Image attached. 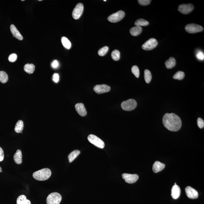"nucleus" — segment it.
I'll use <instances>...</instances> for the list:
<instances>
[{"label": "nucleus", "mask_w": 204, "mask_h": 204, "mask_svg": "<svg viewBox=\"0 0 204 204\" xmlns=\"http://www.w3.org/2000/svg\"><path fill=\"white\" fill-rule=\"evenodd\" d=\"M164 125L166 128L171 131H177L181 128L182 122L180 117L174 113H167L163 118Z\"/></svg>", "instance_id": "f257e3e1"}, {"label": "nucleus", "mask_w": 204, "mask_h": 204, "mask_svg": "<svg viewBox=\"0 0 204 204\" xmlns=\"http://www.w3.org/2000/svg\"><path fill=\"white\" fill-rule=\"evenodd\" d=\"M52 172L50 169L44 168L35 172L33 176L36 180L38 181H44L48 180L50 177Z\"/></svg>", "instance_id": "f03ea898"}, {"label": "nucleus", "mask_w": 204, "mask_h": 204, "mask_svg": "<svg viewBox=\"0 0 204 204\" xmlns=\"http://www.w3.org/2000/svg\"><path fill=\"white\" fill-rule=\"evenodd\" d=\"M62 196L58 192L50 193L47 198V204H59L61 201Z\"/></svg>", "instance_id": "7ed1b4c3"}, {"label": "nucleus", "mask_w": 204, "mask_h": 204, "mask_svg": "<svg viewBox=\"0 0 204 204\" xmlns=\"http://www.w3.org/2000/svg\"><path fill=\"white\" fill-rule=\"evenodd\" d=\"M137 105V102L135 100L129 99L122 102L121 107L123 110L129 111L134 109Z\"/></svg>", "instance_id": "20e7f679"}, {"label": "nucleus", "mask_w": 204, "mask_h": 204, "mask_svg": "<svg viewBox=\"0 0 204 204\" xmlns=\"http://www.w3.org/2000/svg\"><path fill=\"white\" fill-rule=\"evenodd\" d=\"M89 141L93 145L99 148L103 149L104 147V143L99 138L94 135L91 134L88 136Z\"/></svg>", "instance_id": "39448f33"}, {"label": "nucleus", "mask_w": 204, "mask_h": 204, "mask_svg": "<svg viewBox=\"0 0 204 204\" xmlns=\"http://www.w3.org/2000/svg\"><path fill=\"white\" fill-rule=\"evenodd\" d=\"M125 15L124 11L120 10L113 13L108 18V20L112 23H116L121 20Z\"/></svg>", "instance_id": "423d86ee"}, {"label": "nucleus", "mask_w": 204, "mask_h": 204, "mask_svg": "<svg viewBox=\"0 0 204 204\" xmlns=\"http://www.w3.org/2000/svg\"><path fill=\"white\" fill-rule=\"evenodd\" d=\"M185 30L188 33H195L202 32L203 30V28L199 25L191 24L187 25L185 27Z\"/></svg>", "instance_id": "0eeeda50"}, {"label": "nucleus", "mask_w": 204, "mask_h": 204, "mask_svg": "<svg viewBox=\"0 0 204 204\" xmlns=\"http://www.w3.org/2000/svg\"><path fill=\"white\" fill-rule=\"evenodd\" d=\"M158 44V41L155 39L151 38L142 45V48L144 50H150L156 47Z\"/></svg>", "instance_id": "6e6552de"}, {"label": "nucleus", "mask_w": 204, "mask_h": 204, "mask_svg": "<svg viewBox=\"0 0 204 204\" xmlns=\"http://www.w3.org/2000/svg\"><path fill=\"white\" fill-rule=\"evenodd\" d=\"M83 10H84V6L83 4H78L73 11V18L76 20L79 19L82 15Z\"/></svg>", "instance_id": "1a4fd4ad"}, {"label": "nucleus", "mask_w": 204, "mask_h": 204, "mask_svg": "<svg viewBox=\"0 0 204 204\" xmlns=\"http://www.w3.org/2000/svg\"><path fill=\"white\" fill-rule=\"evenodd\" d=\"M122 177L125 181L126 182L129 184H134L139 179L138 175L136 174H131L124 173L122 175Z\"/></svg>", "instance_id": "9d476101"}, {"label": "nucleus", "mask_w": 204, "mask_h": 204, "mask_svg": "<svg viewBox=\"0 0 204 204\" xmlns=\"http://www.w3.org/2000/svg\"><path fill=\"white\" fill-rule=\"evenodd\" d=\"M194 9V6L192 4H181L179 6L178 8V10L182 14H188L191 12Z\"/></svg>", "instance_id": "9b49d317"}, {"label": "nucleus", "mask_w": 204, "mask_h": 204, "mask_svg": "<svg viewBox=\"0 0 204 204\" xmlns=\"http://www.w3.org/2000/svg\"><path fill=\"white\" fill-rule=\"evenodd\" d=\"M93 90L96 93L100 94L109 92L110 88V86L106 84H102L95 86Z\"/></svg>", "instance_id": "f8f14e48"}, {"label": "nucleus", "mask_w": 204, "mask_h": 204, "mask_svg": "<svg viewBox=\"0 0 204 204\" xmlns=\"http://www.w3.org/2000/svg\"><path fill=\"white\" fill-rule=\"evenodd\" d=\"M185 192L187 197L191 199H196L198 197V192L191 186H187L185 188Z\"/></svg>", "instance_id": "ddd939ff"}, {"label": "nucleus", "mask_w": 204, "mask_h": 204, "mask_svg": "<svg viewBox=\"0 0 204 204\" xmlns=\"http://www.w3.org/2000/svg\"><path fill=\"white\" fill-rule=\"evenodd\" d=\"M75 109L78 114L80 116H84L87 115V112L84 104L81 103L76 104L75 106Z\"/></svg>", "instance_id": "4468645a"}, {"label": "nucleus", "mask_w": 204, "mask_h": 204, "mask_svg": "<svg viewBox=\"0 0 204 204\" xmlns=\"http://www.w3.org/2000/svg\"><path fill=\"white\" fill-rule=\"evenodd\" d=\"M181 191L179 186L175 184L172 186L171 190V196L174 199H177L180 196Z\"/></svg>", "instance_id": "2eb2a0df"}, {"label": "nucleus", "mask_w": 204, "mask_h": 204, "mask_svg": "<svg viewBox=\"0 0 204 204\" xmlns=\"http://www.w3.org/2000/svg\"><path fill=\"white\" fill-rule=\"evenodd\" d=\"M165 167V164H164L161 163L159 161H156L153 164L152 169L154 173H157L162 171Z\"/></svg>", "instance_id": "dca6fc26"}, {"label": "nucleus", "mask_w": 204, "mask_h": 204, "mask_svg": "<svg viewBox=\"0 0 204 204\" xmlns=\"http://www.w3.org/2000/svg\"><path fill=\"white\" fill-rule=\"evenodd\" d=\"M10 30H11V33H12L13 37H15L16 38L18 39V40H20V41L23 40V36L20 34V32H19V31L18 30L14 25H11L10 26Z\"/></svg>", "instance_id": "f3484780"}, {"label": "nucleus", "mask_w": 204, "mask_h": 204, "mask_svg": "<svg viewBox=\"0 0 204 204\" xmlns=\"http://www.w3.org/2000/svg\"><path fill=\"white\" fill-rule=\"evenodd\" d=\"M22 153L20 150H17L13 156L14 160L17 164H20L23 162Z\"/></svg>", "instance_id": "a211bd4d"}, {"label": "nucleus", "mask_w": 204, "mask_h": 204, "mask_svg": "<svg viewBox=\"0 0 204 204\" xmlns=\"http://www.w3.org/2000/svg\"><path fill=\"white\" fill-rule=\"evenodd\" d=\"M142 32V28L141 27L136 26L132 27L130 29V32L132 36H136L139 35Z\"/></svg>", "instance_id": "6ab92c4d"}, {"label": "nucleus", "mask_w": 204, "mask_h": 204, "mask_svg": "<svg viewBox=\"0 0 204 204\" xmlns=\"http://www.w3.org/2000/svg\"><path fill=\"white\" fill-rule=\"evenodd\" d=\"M16 202L17 204H31L30 201L27 199L26 196L23 195L18 197Z\"/></svg>", "instance_id": "aec40b11"}, {"label": "nucleus", "mask_w": 204, "mask_h": 204, "mask_svg": "<svg viewBox=\"0 0 204 204\" xmlns=\"http://www.w3.org/2000/svg\"><path fill=\"white\" fill-rule=\"evenodd\" d=\"M80 154V150H74L73 151L71 152L68 155V158L69 162L70 163H71L73 162L75 158Z\"/></svg>", "instance_id": "412c9836"}, {"label": "nucleus", "mask_w": 204, "mask_h": 204, "mask_svg": "<svg viewBox=\"0 0 204 204\" xmlns=\"http://www.w3.org/2000/svg\"><path fill=\"white\" fill-rule=\"evenodd\" d=\"M175 65H176V60L175 58L173 57H171L165 62L166 67L168 69L173 68L175 66Z\"/></svg>", "instance_id": "4be33fe9"}, {"label": "nucleus", "mask_w": 204, "mask_h": 204, "mask_svg": "<svg viewBox=\"0 0 204 204\" xmlns=\"http://www.w3.org/2000/svg\"><path fill=\"white\" fill-rule=\"evenodd\" d=\"M35 68V67L34 65L32 64H27L24 66V70L27 73L32 74L34 71Z\"/></svg>", "instance_id": "5701e85b"}, {"label": "nucleus", "mask_w": 204, "mask_h": 204, "mask_svg": "<svg viewBox=\"0 0 204 204\" xmlns=\"http://www.w3.org/2000/svg\"><path fill=\"white\" fill-rule=\"evenodd\" d=\"M24 128V123L23 121H18L16 124L15 131L17 133H20L23 131Z\"/></svg>", "instance_id": "b1692460"}, {"label": "nucleus", "mask_w": 204, "mask_h": 204, "mask_svg": "<svg viewBox=\"0 0 204 204\" xmlns=\"http://www.w3.org/2000/svg\"><path fill=\"white\" fill-rule=\"evenodd\" d=\"M149 24V22L145 19H138L135 22V25L136 26H146Z\"/></svg>", "instance_id": "393cba45"}, {"label": "nucleus", "mask_w": 204, "mask_h": 204, "mask_svg": "<svg viewBox=\"0 0 204 204\" xmlns=\"http://www.w3.org/2000/svg\"><path fill=\"white\" fill-rule=\"evenodd\" d=\"M61 42L65 48L67 49H71V43L68 39L65 37H62L61 38Z\"/></svg>", "instance_id": "a878e982"}, {"label": "nucleus", "mask_w": 204, "mask_h": 204, "mask_svg": "<svg viewBox=\"0 0 204 204\" xmlns=\"http://www.w3.org/2000/svg\"><path fill=\"white\" fill-rule=\"evenodd\" d=\"M8 76L4 71H0V82L2 83H6L8 80Z\"/></svg>", "instance_id": "bb28decb"}, {"label": "nucleus", "mask_w": 204, "mask_h": 204, "mask_svg": "<svg viewBox=\"0 0 204 204\" xmlns=\"http://www.w3.org/2000/svg\"><path fill=\"white\" fill-rule=\"evenodd\" d=\"M144 75L145 82L148 84L150 83L152 78V74L150 71L147 69L145 70Z\"/></svg>", "instance_id": "cd10ccee"}, {"label": "nucleus", "mask_w": 204, "mask_h": 204, "mask_svg": "<svg viewBox=\"0 0 204 204\" xmlns=\"http://www.w3.org/2000/svg\"><path fill=\"white\" fill-rule=\"evenodd\" d=\"M112 59L115 61H119L120 58V53L119 50H115L113 51L111 54Z\"/></svg>", "instance_id": "c85d7f7f"}, {"label": "nucleus", "mask_w": 204, "mask_h": 204, "mask_svg": "<svg viewBox=\"0 0 204 204\" xmlns=\"http://www.w3.org/2000/svg\"><path fill=\"white\" fill-rule=\"evenodd\" d=\"M185 76V74L183 71H179L174 75L173 78L175 80H183Z\"/></svg>", "instance_id": "c756f323"}, {"label": "nucleus", "mask_w": 204, "mask_h": 204, "mask_svg": "<svg viewBox=\"0 0 204 204\" xmlns=\"http://www.w3.org/2000/svg\"><path fill=\"white\" fill-rule=\"evenodd\" d=\"M109 47L107 46H105L101 48L99 50L98 54L100 56H103L107 54L109 51Z\"/></svg>", "instance_id": "7c9ffc66"}, {"label": "nucleus", "mask_w": 204, "mask_h": 204, "mask_svg": "<svg viewBox=\"0 0 204 204\" xmlns=\"http://www.w3.org/2000/svg\"><path fill=\"white\" fill-rule=\"evenodd\" d=\"M132 71L136 77L138 78L140 76V71L138 67L137 66H134L132 67Z\"/></svg>", "instance_id": "2f4dec72"}, {"label": "nucleus", "mask_w": 204, "mask_h": 204, "mask_svg": "<svg viewBox=\"0 0 204 204\" xmlns=\"http://www.w3.org/2000/svg\"><path fill=\"white\" fill-rule=\"evenodd\" d=\"M17 59V55L15 53L10 54L8 57V60L10 62H15Z\"/></svg>", "instance_id": "473e14b6"}, {"label": "nucleus", "mask_w": 204, "mask_h": 204, "mask_svg": "<svg viewBox=\"0 0 204 204\" xmlns=\"http://www.w3.org/2000/svg\"><path fill=\"white\" fill-rule=\"evenodd\" d=\"M138 3L142 6H146L149 5L151 2L150 0H139Z\"/></svg>", "instance_id": "72a5a7b5"}, {"label": "nucleus", "mask_w": 204, "mask_h": 204, "mask_svg": "<svg viewBox=\"0 0 204 204\" xmlns=\"http://www.w3.org/2000/svg\"><path fill=\"white\" fill-rule=\"evenodd\" d=\"M197 124L199 127L200 128H203L204 127V122L203 119L199 118L197 119Z\"/></svg>", "instance_id": "f704fd0d"}, {"label": "nucleus", "mask_w": 204, "mask_h": 204, "mask_svg": "<svg viewBox=\"0 0 204 204\" xmlns=\"http://www.w3.org/2000/svg\"><path fill=\"white\" fill-rule=\"evenodd\" d=\"M196 57H197V58H198V59L200 60H204V53L202 52H199L198 53H197V55H196Z\"/></svg>", "instance_id": "c9c22d12"}, {"label": "nucleus", "mask_w": 204, "mask_h": 204, "mask_svg": "<svg viewBox=\"0 0 204 204\" xmlns=\"http://www.w3.org/2000/svg\"><path fill=\"white\" fill-rule=\"evenodd\" d=\"M59 76L58 73H54L53 75V80L54 82L58 83L59 81Z\"/></svg>", "instance_id": "e433bc0d"}, {"label": "nucleus", "mask_w": 204, "mask_h": 204, "mask_svg": "<svg viewBox=\"0 0 204 204\" xmlns=\"http://www.w3.org/2000/svg\"><path fill=\"white\" fill-rule=\"evenodd\" d=\"M4 158V155L3 149L0 147V162L3 160Z\"/></svg>", "instance_id": "4c0bfd02"}, {"label": "nucleus", "mask_w": 204, "mask_h": 204, "mask_svg": "<svg viewBox=\"0 0 204 204\" xmlns=\"http://www.w3.org/2000/svg\"><path fill=\"white\" fill-rule=\"evenodd\" d=\"M52 66L53 68H57L59 66V63H58V61L56 60L53 61L52 63Z\"/></svg>", "instance_id": "58836bf2"}, {"label": "nucleus", "mask_w": 204, "mask_h": 204, "mask_svg": "<svg viewBox=\"0 0 204 204\" xmlns=\"http://www.w3.org/2000/svg\"><path fill=\"white\" fill-rule=\"evenodd\" d=\"M2 169L1 167H0V172H2Z\"/></svg>", "instance_id": "ea45409f"}, {"label": "nucleus", "mask_w": 204, "mask_h": 204, "mask_svg": "<svg viewBox=\"0 0 204 204\" xmlns=\"http://www.w3.org/2000/svg\"><path fill=\"white\" fill-rule=\"evenodd\" d=\"M175 184H176V183H175Z\"/></svg>", "instance_id": "a19ab883"}, {"label": "nucleus", "mask_w": 204, "mask_h": 204, "mask_svg": "<svg viewBox=\"0 0 204 204\" xmlns=\"http://www.w3.org/2000/svg\"><path fill=\"white\" fill-rule=\"evenodd\" d=\"M104 1H106V0H104Z\"/></svg>", "instance_id": "79ce46f5"}]
</instances>
